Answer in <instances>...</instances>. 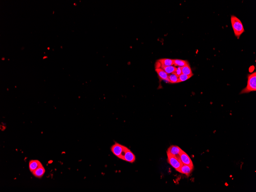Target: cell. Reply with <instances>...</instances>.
<instances>
[{
  "mask_svg": "<svg viewBox=\"0 0 256 192\" xmlns=\"http://www.w3.org/2000/svg\"><path fill=\"white\" fill-rule=\"evenodd\" d=\"M231 22L235 36L239 39L241 35L245 32L242 23L239 19L234 15L231 16Z\"/></svg>",
  "mask_w": 256,
  "mask_h": 192,
  "instance_id": "obj_1",
  "label": "cell"
},
{
  "mask_svg": "<svg viewBox=\"0 0 256 192\" xmlns=\"http://www.w3.org/2000/svg\"><path fill=\"white\" fill-rule=\"evenodd\" d=\"M256 91V72H255L248 76L247 84L245 88L240 92V94L249 93Z\"/></svg>",
  "mask_w": 256,
  "mask_h": 192,
  "instance_id": "obj_2",
  "label": "cell"
},
{
  "mask_svg": "<svg viewBox=\"0 0 256 192\" xmlns=\"http://www.w3.org/2000/svg\"><path fill=\"white\" fill-rule=\"evenodd\" d=\"M127 148L116 142L111 147V149L113 155L119 159H122Z\"/></svg>",
  "mask_w": 256,
  "mask_h": 192,
  "instance_id": "obj_3",
  "label": "cell"
},
{
  "mask_svg": "<svg viewBox=\"0 0 256 192\" xmlns=\"http://www.w3.org/2000/svg\"><path fill=\"white\" fill-rule=\"evenodd\" d=\"M167 156H168V163L178 172L180 168L183 165L182 163L180 160V158L169 154H167Z\"/></svg>",
  "mask_w": 256,
  "mask_h": 192,
  "instance_id": "obj_4",
  "label": "cell"
},
{
  "mask_svg": "<svg viewBox=\"0 0 256 192\" xmlns=\"http://www.w3.org/2000/svg\"><path fill=\"white\" fill-rule=\"evenodd\" d=\"M180 159L183 164L193 167V164L190 157L185 151H182L180 155Z\"/></svg>",
  "mask_w": 256,
  "mask_h": 192,
  "instance_id": "obj_5",
  "label": "cell"
},
{
  "mask_svg": "<svg viewBox=\"0 0 256 192\" xmlns=\"http://www.w3.org/2000/svg\"><path fill=\"white\" fill-rule=\"evenodd\" d=\"M135 155L128 148L122 159L123 160L130 163H134L135 161Z\"/></svg>",
  "mask_w": 256,
  "mask_h": 192,
  "instance_id": "obj_6",
  "label": "cell"
},
{
  "mask_svg": "<svg viewBox=\"0 0 256 192\" xmlns=\"http://www.w3.org/2000/svg\"><path fill=\"white\" fill-rule=\"evenodd\" d=\"M183 150L180 147L176 145L171 146L168 149L167 154L173 155L176 157L180 158V155Z\"/></svg>",
  "mask_w": 256,
  "mask_h": 192,
  "instance_id": "obj_7",
  "label": "cell"
},
{
  "mask_svg": "<svg viewBox=\"0 0 256 192\" xmlns=\"http://www.w3.org/2000/svg\"><path fill=\"white\" fill-rule=\"evenodd\" d=\"M193 167L190 166L183 164L178 171L180 173L183 174L187 176H189L193 172Z\"/></svg>",
  "mask_w": 256,
  "mask_h": 192,
  "instance_id": "obj_8",
  "label": "cell"
},
{
  "mask_svg": "<svg viewBox=\"0 0 256 192\" xmlns=\"http://www.w3.org/2000/svg\"><path fill=\"white\" fill-rule=\"evenodd\" d=\"M42 165L39 161L38 160H31L30 161L29 163V168L30 171L31 173L37 169L39 167Z\"/></svg>",
  "mask_w": 256,
  "mask_h": 192,
  "instance_id": "obj_9",
  "label": "cell"
},
{
  "mask_svg": "<svg viewBox=\"0 0 256 192\" xmlns=\"http://www.w3.org/2000/svg\"><path fill=\"white\" fill-rule=\"evenodd\" d=\"M155 71L157 73L160 79L161 80L167 81H168L169 74H167L161 68H156L155 69Z\"/></svg>",
  "mask_w": 256,
  "mask_h": 192,
  "instance_id": "obj_10",
  "label": "cell"
},
{
  "mask_svg": "<svg viewBox=\"0 0 256 192\" xmlns=\"http://www.w3.org/2000/svg\"><path fill=\"white\" fill-rule=\"evenodd\" d=\"M45 172V168L42 165L41 166L37 168V169H35L32 173L35 177H37V178H40L44 175Z\"/></svg>",
  "mask_w": 256,
  "mask_h": 192,
  "instance_id": "obj_11",
  "label": "cell"
},
{
  "mask_svg": "<svg viewBox=\"0 0 256 192\" xmlns=\"http://www.w3.org/2000/svg\"><path fill=\"white\" fill-rule=\"evenodd\" d=\"M159 62L162 66H168L174 65V60L168 58H163L159 60Z\"/></svg>",
  "mask_w": 256,
  "mask_h": 192,
  "instance_id": "obj_12",
  "label": "cell"
},
{
  "mask_svg": "<svg viewBox=\"0 0 256 192\" xmlns=\"http://www.w3.org/2000/svg\"><path fill=\"white\" fill-rule=\"evenodd\" d=\"M182 73L187 75H193V72L189 63L181 67Z\"/></svg>",
  "mask_w": 256,
  "mask_h": 192,
  "instance_id": "obj_13",
  "label": "cell"
},
{
  "mask_svg": "<svg viewBox=\"0 0 256 192\" xmlns=\"http://www.w3.org/2000/svg\"><path fill=\"white\" fill-rule=\"evenodd\" d=\"M161 68L168 74L175 72L177 68L173 66H161Z\"/></svg>",
  "mask_w": 256,
  "mask_h": 192,
  "instance_id": "obj_14",
  "label": "cell"
},
{
  "mask_svg": "<svg viewBox=\"0 0 256 192\" xmlns=\"http://www.w3.org/2000/svg\"><path fill=\"white\" fill-rule=\"evenodd\" d=\"M178 77L175 73L169 74L168 75V82L172 84L178 83Z\"/></svg>",
  "mask_w": 256,
  "mask_h": 192,
  "instance_id": "obj_15",
  "label": "cell"
},
{
  "mask_svg": "<svg viewBox=\"0 0 256 192\" xmlns=\"http://www.w3.org/2000/svg\"><path fill=\"white\" fill-rule=\"evenodd\" d=\"M188 63H189L186 60L179 59L174 60V65L175 66L182 67Z\"/></svg>",
  "mask_w": 256,
  "mask_h": 192,
  "instance_id": "obj_16",
  "label": "cell"
},
{
  "mask_svg": "<svg viewBox=\"0 0 256 192\" xmlns=\"http://www.w3.org/2000/svg\"><path fill=\"white\" fill-rule=\"evenodd\" d=\"M193 76V75H186V74H182L178 77V83L185 81L190 79Z\"/></svg>",
  "mask_w": 256,
  "mask_h": 192,
  "instance_id": "obj_17",
  "label": "cell"
},
{
  "mask_svg": "<svg viewBox=\"0 0 256 192\" xmlns=\"http://www.w3.org/2000/svg\"><path fill=\"white\" fill-rule=\"evenodd\" d=\"M175 73L177 76H179L181 74H182V69H181V67H178V68H177L176 71L175 72Z\"/></svg>",
  "mask_w": 256,
  "mask_h": 192,
  "instance_id": "obj_18",
  "label": "cell"
},
{
  "mask_svg": "<svg viewBox=\"0 0 256 192\" xmlns=\"http://www.w3.org/2000/svg\"><path fill=\"white\" fill-rule=\"evenodd\" d=\"M48 58L47 57H44V58H43V59H44L46 58Z\"/></svg>",
  "mask_w": 256,
  "mask_h": 192,
  "instance_id": "obj_19",
  "label": "cell"
},
{
  "mask_svg": "<svg viewBox=\"0 0 256 192\" xmlns=\"http://www.w3.org/2000/svg\"><path fill=\"white\" fill-rule=\"evenodd\" d=\"M48 49H49V47H48Z\"/></svg>",
  "mask_w": 256,
  "mask_h": 192,
  "instance_id": "obj_20",
  "label": "cell"
}]
</instances>
